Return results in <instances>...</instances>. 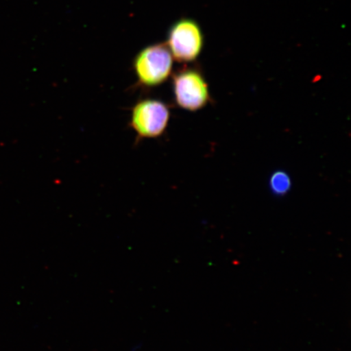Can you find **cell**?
I'll use <instances>...</instances> for the list:
<instances>
[{"label":"cell","mask_w":351,"mask_h":351,"mask_svg":"<svg viewBox=\"0 0 351 351\" xmlns=\"http://www.w3.org/2000/svg\"><path fill=\"white\" fill-rule=\"evenodd\" d=\"M169 49L178 62L195 60L203 49L204 38L195 21L183 19L176 22L169 29Z\"/></svg>","instance_id":"obj_4"},{"label":"cell","mask_w":351,"mask_h":351,"mask_svg":"<svg viewBox=\"0 0 351 351\" xmlns=\"http://www.w3.org/2000/svg\"><path fill=\"white\" fill-rule=\"evenodd\" d=\"M175 102L186 111L196 112L208 103V83L199 72L185 69L176 73L173 79Z\"/></svg>","instance_id":"obj_3"},{"label":"cell","mask_w":351,"mask_h":351,"mask_svg":"<svg viewBox=\"0 0 351 351\" xmlns=\"http://www.w3.org/2000/svg\"><path fill=\"white\" fill-rule=\"evenodd\" d=\"M170 119V110L160 100L147 99L134 105L130 127L138 138H155L164 134Z\"/></svg>","instance_id":"obj_2"},{"label":"cell","mask_w":351,"mask_h":351,"mask_svg":"<svg viewBox=\"0 0 351 351\" xmlns=\"http://www.w3.org/2000/svg\"><path fill=\"white\" fill-rule=\"evenodd\" d=\"M291 178L283 171H278L271 175L269 186L274 195L284 196L287 195L291 191Z\"/></svg>","instance_id":"obj_5"},{"label":"cell","mask_w":351,"mask_h":351,"mask_svg":"<svg viewBox=\"0 0 351 351\" xmlns=\"http://www.w3.org/2000/svg\"><path fill=\"white\" fill-rule=\"evenodd\" d=\"M134 69L139 84L146 87L160 86L172 72V54L165 44L147 47L136 56Z\"/></svg>","instance_id":"obj_1"}]
</instances>
